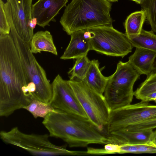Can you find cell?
I'll return each instance as SVG.
<instances>
[{
    "label": "cell",
    "instance_id": "obj_1",
    "mask_svg": "<svg viewBox=\"0 0 156 156\" xmlns=\"http://www.w3.org/2000/svg\"><path fill=\"white\" fill-rule=\"evenodd\" d=\"M30 82L10 34L0 35V116L8 117L32 101L23 92Z\"/></svg>",
    "mask_w": 156,
    "mask_h": 156
},
{
    "label": "cell",
    "instance_id": "obj_2",
    "mask_svg": "<svg viewBox=\"0 0 156 156\" xmlns=\"http://www.w3.org/2000/svg\"><path fill=\"white\" fill-rule=\"evenodd\" d=\"M42 123L50 136L62 139L70 147L108 144L107 135L88 118L59 110L48 114Z\"/></svg>",
    "mask_w": 156,
    "mask_h": 156
},
{
    "label": "cell",
    "instance_id": "obj_3",
    "mask_svg": "<svg viewBox=\"0 0 156 156\" xmlns=\"http://www.w3.org/2000/svg\"><path fill=\"white\" fill-rule=\"evenodd\" d=\"M111 8L108 0H72L66 6L60 23L69 35L81 30L112 25Z\"/></svg>",
    "mask_w": 156,
    "mask_h": 156
},
{
    "label": "cell",
    "instance_id": "obj_4",
    "mask_svg": "<svg viewBox=\"0 0 156 156\" xmlns=\"http://www.w3.org/2000/svg\"><path fill=\"white\" fill-rule=\"evenodd\" d=\"M47 134H27L21 131L17 127L8 131L0 132V137L5 143L20 147L31 154L38 156L84 155L85 151L67 150L65 146L52 143Z\"/></svg>",
    "mask_w": 156,
    "mask_h": 156
},
{
    "label": "cell",
    "instance_id": "obj_5",
    "mask_svg": "<svg viewBox=\"0 0 156 156\" xmlns=\"http://www.w3.org/2000/svg\"><path fill=\"white\" fill-rule=\"evenodd\" d=\"M140 74L129 61H120L116 70L108 77L104 97L111 111L130 104L133 87Z\"/></svg>",
    "mask_w": 156,
    "mask_h": 156
},
{
    "label": "cell",
    "instance_id": "obj_6",
    "mask_svg": "<svg viewBox=\"0 0 156 156\" xmlns=\"http://www.w3.org/2000/svg\"><path fill=\"white\" fill-rule=\"evenodd\" d=\"M10 34L30 82H33L36 85L34 99L49 104L52 95V87L45 70L31 52L30 44L23 41L15 31H11Z\"/></svg>",
    "mask_w": 156,
    "mask_h": 156
},
{
    "label": "cell",
    "instance_id": "obj_7",
    "mask_svg": "<svg viewBox=\"0 0 156 156\" xmlns=\"http://www.w3.org/2000/svg\"><path fill=\"white\" fill-rule=\"evenodd\" d=\"M68 82L89 119L103 132L111 112L104 95L93 90L82 80H69Z\"/></svg>",
    "mask_w": 156,
    "mask_h": 156
},
{
    "label": "cell",
    "instance_id": "obj_8",
    "mask_svg": "<svg viewBox=\"0 0 156 156\" xmlns=\"http://www.w3.org/2000/svg\"><path fill=\"white\" fill-rule=\"evenodd\" d=\"M90 33L91 50L105 55L122 58L131 52L133 47L126 35L105 25L87 29Z\"/></svg>",
    "mask_w": 156,
    "mask_h": 156
},
{
    "label": "cell",
    "instance_id": "obj_9",
    "mask_svg": "<svg viewBox=\"0 0 156 156\" xmlns=\"http://www.w3.org/2000/svg\"><path fill=\"white\" fill-rule=\"evenodd\" d=\"M156 118V105L141 101L111 111L107 134Z\"/></svg>",
    "mask_w": 156,
    "mask_h": 156
},
{
    "label": "cell",
    "instance_id": "obj_10",
    "mask_svg": "<svg viewBox=\"0 0 156 156\" xmlns=\"http://www.w3.org/2000/svg\"><path fill=\"white\" fill-rule=\"evenodd\" d=\"M32 0H7L5 12L10 27L25 42L30 43L34 35L30 24L32 19Z\"/></svg>",
    "mask_w": 156,
    "mask_h": 156
},
{
    "label": "cell",
    "instance_id": "obj_11",
    "mask_svg": "<svg viewBox=\"0 0 156 156\" xmlns=\"http://www.w3.org/2000/svg\"><path fill=\"white\" fill-rule=\"evenodd\" d=\"M52 95L49 104L53 108L69 113L88 118L68 80L58 74L51 83Z\"/></svg>",
    "mask_w": 156,
    "mask_h": 156
},
{
    "label": "cell",
    "instance_id": "obj_12",
    "mask_svg": "<svg viewBox=\"0 0 156 156\" xmlns=\"http://www.w3.org/2000/svg\"><path fill=\"white\" fill-rule=\"evenodd\" d=\"M68 0H38L32 5V18L37 20V25L44 28L49 26L51 21L55 22V17L66 4Z\"/></svg>",
    "mask_w": 156,
    "mask_h": 156
},
{
    "label": "cell",
    "instance_id": "obj_13",
    "mask_svg": "<svg viewBox=\"0 0 156 156\" xmlns=\"http://www.w3.org/2000/svg\"><path fill=\"white\" fill-rule=\"evenodd\" d=\"M70 36L69 43L60 59H76L87 55L91 50L90 33L87 29L75 32Z\"/></svg>",
    "mask_w": 156,
    "mask_h": 156
},
{
    "label": "cell",
    "instance_id": "obj_14",
    "mask_svg": "<svg viewBox=\"0 0 156 156\" xmlns=\"http://www.w3.org/2000/svg\"><path fill=\"white\" fill-rule=\"evenodd\" d=\"M153 131H130L122 129L107 134L108 144H138L152 141Z\"/></svg>",
    "mask_w": 156,
    "mask_h": 156
},
{
    "label": "cell",
    "instance_id": "obj_15",
    "mask_svg": "<svg viewBox=\"0 0 156 156\" xmlns=\"http://www.w3.org/2000/svg\"><path fill=\"white\" fill-rule=\"evenodd\" d=\"M156 57V53L136 48L134 53L129 57L128 61L140 75L147 76L153 69Z\"/></svg>",
    "mask_w": 156,
    "mask_h": 156
},
{
    "label": "cell",
    "instance_id": "obj_16",
    "mask_svg": "<svg viewBox=\"0 0 156 156\" xmlns=\"http://www.w3.org/2000/svg\"><path fill=\"white\" fill-rule=\"evenodd\" d=\"M99 67L98 60H91L89 69L82 81L98 93L103 94L108 77L105 76L102 74Z\"/></svg>",
    "mask_w": 156,
    "mask_h": 156
},
{
    "label": "cell",
    "instance_id": "obj_17",
    "mask_svg": "<svg viewBox=\"0 0 156 156\" xmlns=\"http://www.w3.org/2000/svg\"><path fill=\"white\" fill-rule=\"evenodd\" d=\"M30 51L33 53L37 54L44 51L55 55H58L52 36L48 30L39 31L35 33L30 43Z\"/></svg>",
    "mask_w": 156,
    "mask_h": 156
},
{
    "label": "cell",
    "instance_id": "obj_18",
    "mask_svg": "<svg viewBox=\"0 0 156 156\" xmlns=\"http://www.w3.org/2000/svg\"><path fill=\"white\" fill-rule=\"evenodd\" d=\"M127 37L133 47L146 49L156 53V35L152 31L142 29L139 34Z\"/></svg>",
    "mask_w": 156,
    "mask_h": 156
},
{
    "label": "cell",
    "instance_id": "obj_19",
    "mask_svg": "<svg viewBox=\"0 0 156 156\" xmlns=\"http://www.w3.org/2000/svg\"><path fill=\"white\" fill-rule=\"evenodd\" d=\"M146 19V13L142 9L130 14L127 17L124 23L125 34L126 36H129L139 34Z\"/></svg>",
    "mask_w": 156,
    "mask_h": 156
},
{
    "label": "cell",
    "instance_id": "obj_20",
    "mask_svg": "<svg viewBox=\"0 0 156 156\" xmlns=\"http://www.w3.org/2000/svg\"><path fill=\"white\" fill-rule=\"evenodd\" d=\"M145 80L134 91V96L138 99L143 101L149 94L156 92V62Z\"/></svg>",
    "mask_w": 156,
    "mask_h": 156
},
{
    "label": "cell",
    "instance_id": "obj_21",
    "mask_svg": "<svg viewBox=\"0 0 156 156\" xmlns=\"http://www.w3.org/2000/svg\"><path fill=\"white\" fill-rule=\"evenodd\" d=\"M118 145V154L156 153V145L152 141L143 144Z\"/></svg>",
    "mask_w": 156,
    "mask_h": 156
},
{
    "label": "cell",
    "instance_id": "obj_22",
    "mask_svg": "<svg viewBox=\"0 0 156 156\" xmlns=\"http://www.w3.org/2000/svg\"><path fill=\"white\" fill-rule=\"evenodd\" d=\"M90 61L87 55L76 58L73 67L68 73L69 80H82L89 69Z\"/></svg>",
    "mask_w": 156,
    "mask_h": 156
},
{
    "label": "cell",
    "instance_id": "obj_23",
    "mask_svg": "<svg viewBox=\"0 0 156 156\" xmlns=\"http://www.w3.org/2000/svg\"><path fill=\"white\" fill-rule=\"evenodd\" d=\"M23 109L29 112L35 118L38 117L44 118L49 113L60 110L53 108L49 104L37 100H32Z\"/></svg>",
    "mask_w": 156,
    "mask_h": 156
},
{
    "label": "cell",
    "instance_id": "obj_24",
    "mask_svg": "<svg viewBox=\"0 0 156 156\" xmlns=\"http://www.w3.org/2000/svg\"><path fill=\"white\" fill-rule=\"evenodd\" d=\"M140 5L146 13L151 30L156 33V0H144Z\"/></svg>",
    "mask_w": 156,
    "mask_h": 156
},
{
    "label": "cell",
    "instance_id": "obj_25",
    "mask_svg": "<svg viewBox=\"0 0 156 156\" xmlns=\"http://www.w3.org/2000/svg\"><path fill=\"white\" fill-rule=\"evenodd\" d=\"M4 3L0 0V35L9 34L10 27L4 9Z\"/></svg>",
    "mask_w": 156,
    "mask_h": 156
},
{
    "label": "cell",
    "instance_id": "obj_26",
    "mask_svg": "<svg viewBox=\"0 0 156 156\" xmlns=\"http://www.w3.org/2000/svg\"><path fill=\"white\" fill-rule=\"evenodd\" d=\"M156 128V118L137 124L131 126L123 129L130 131L151 130Z\"/></svg>",
    "mask_w": 156,
    "mask_h": 156
},
{
    "label": "cell",
    "instance_id": "obj_27",
    "mask_svg": "<svg viewBox=\"0 0 156 156\" xmlns=\"http://www.w3.org/2000/svg\"><path fill=\"white\" fill-rule=\"evenodd\" d=\"M142 101L147 102L154 101L156 103V92H154L148 95Z\"/></svg>",
    "mask_w": 156,
    "mask_h": 156
},
{
    "label": "cell",
    "instance_id": "obj_28",
    "mask_svg": "<svg viewBox=\"0 0 156 156\" xmlns=\"http://www.w3.org/2000/svg\"><path fill=\"white\" fill-rule=\"evenodd\" d=\"M36 25H37V19L35 18H32L31 22L30 24V27L34 30Z\"/></svg>",
    "mask_w": 156,
    "mask_h": 156
},
{
    "label": "cell",
    "instance_id": "obj_29",
    "mask_svg": "<svg viewBox=\"0 0 156 156\" xmlns=\"http://www.w3.org/2000/svg\"><path fill=\"white\" fill-rule=\"evenodd\" d=\"M152 141L156 145V130L153 131L151 138Z\"/></svg>",
    "mask_w": 156,
    "mask_h": 156
},
{
    "label": "cell",
    "instance_id": "obj_30",
    "mask_svg": "<svg viewBox=\"0 0 156 156\" xmlns=\"http://www.w3.org/2000/svg\"><path fill=\"white\" fill-rule=\"evenodd\" d=\"M131 1H133L135 2L136 3L140 4V5L143 2L144 0H130Z\"/></svg>",
    "mask_w": 156,
    "mask_h": 156
},
{
    "label": "cell",
    "instance_id": "obj_31",
    "mask_svg": "<svg viewBox=\"0 0 156 156\" xmlns=\"http://www.w3.org/2000/svg\"><path fill=\"white\" fill-rule=\"evenodd\" d=\"M110 2H117L118 0H108Z\"/></svg>",
    "mask_w": 156,
    "mask_h": 156
}]
</instances>
